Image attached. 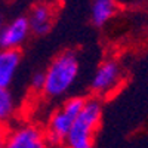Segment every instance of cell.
<instances>
[{
    "label": "cell",
    "mask_w": 148,
    "mask_h": 148,
    "mask_svg": "<svg viewBox=\"0 0 148 148\" xmlns=\"http://www.w3.org/2000/svg\"><path fill=\"white\" fill-rule=\"evenodd\" d=\"M28 25L31 34L36 36H46L52 30L55 22V8L52 3L40 2L36 3L28 10Z\"/></svg>",
    "instance_id": "obj_7"
},
{
    "label": "cell",
    "mask_w": 148,
    "mask_h": 148,
    "mask_svg": "<svg viewBox=\"0 0 148 148\" xmlns=\"http://www.w3.org/2000/svg\"><path fill=\"white\" fill-rule=\"evenodd\" d=\"M30 88L33 92H37V93H42L43 92V88H45V71H37L31 76V80H30Z\"/></svg>",
    "instance_id": "obj_11"
},
{
    "label": "cell",
    "mask_w": 148,
    "mask_h": 148,
    "mask_svg": "<svg viewBox=\"0 0 148 148\" xmlns=\"http://www.w3.org/2000/svg\"><path fill=\"white\" fill-rule=\"evenodd\" d=\"M102 102L98 98H86L84 105L67 135L65 148H93L101 126Z\"/></svg>",
    "instance_id": "obj_2"
},
{
    "label": "cell",
    "mask_w": 148,
    "mask_h": 148,
    "mask_svg": "<svg viewBox=\"0 0 148 148\" xmlns=\"http://www.w3.org/2000/svg\"><path fill=\"white\" fill-rule=\"evenodd\" d=\"M119 6L113 0H95L90 5V22L95 27H104L114 18Z\"/></svg>",
    "instance_id": "obj_9"
},
{
    "label": "cell",
    "mask_w": 148,
    "mask_h": 148,
    "mask_svg": "<svg viewBox=\"0 0 148 148\" xmlns=\"http://www.w3.org/2000/svg\"><path fill=\"white\" fill-rule=\"evenodd\" d=\"M80 71V61L74 51L58 53L45 71L43 95L49 99H59L65 96L74 86Z\"/></svg>",
    "instance_id": "obj_1"
},
{
    "label": "cell",
    "mask_w": 148,
    "mask_h": 148,
    "mask_svg": "<svg viewBox=\"0 0 148 148\" xmlns=\"http://www.w3.org/2000/svg\"><path fill=\"white\" fill-rule=\"evenodd\" d=\"M31 34L27 15H18L9 22L3 24L0 30V49L19 51V47L27 42Z\"/></svg>",
    "instance_id": "obj_6"
},
{
    "label": "cell",
    "mask_w": 148,
    "mask_h": 148,
    "mask_svg": "<svg viewBox=\"0 0 148 148\" xmlns=\"http://www.w3.org/2000/svg\"><path fill=\"white\" fill-rule=\"evenodd\" d=\"M8 126L0 125V148H5V142H6V136H8Z\"/></svg>",
    "instance_id": "obj_12"
},
{
    "label": "cell",
    "mask_w": 148,
    "mask_h": 148,
    "mask_svg": "<svg viewBox=\"0 0 148 148\" xmlns=\"http://www.w3.org/2000/svg\"><path fill=\"white\" fill-rule=\"evenodd\" d=\"M16 113V101L9 88L0 86V125L6 126Z\"/></svg>",
    "instance_id": "obj_10"
},
{
    "label": "cell",
    "mask_w": 148,
    "mask_h": 148,
    "mask_svg": "<svg viewBox=\"0 0 148 148\" xmlns=\"http://www.w3.org/2000/svg\"><path fill=\"white\" fill-rule=\"evenodd\" d=\"M58 148H65V147H58Z\"/></svg>",
    "instance_id": "obj_14"
},
{
    "label": "cell",
    "mask_w": 148,
    "mask_h": 148,
    "mask_svg": "<svg viewBox=\"0 0 148 148\" xmlns=\"http://www.w3.org/2000/svg\"><path fill=\"white\" fill-rule=\"evenodd\" d=\"M123 83V68L114 58H108L98 65L90 80V90L95 98H108Z\"/></svg>",
    "instance_id": "obj_4"
},
{
    "label": "cell",
    "mask_w": 148,
    "mask_h": 148,
    "mask_svg": "<svg viewBox=\"0 0 148 148\" xmlns=\"http://www.w3.org/2000/svg\"><path fill=\"white\" fill-rule=\"evenodd\" d=\"M21 58L22 56L19 51L0 49V86L2 88H9L14 83L21 65Z\"/></svg>",
    "instance_id": "obj_8"
},
{
    "label": "cell",
    "mask_w": 148,
    "mask_h": 148,
    "mask_svg": "<svg viewBox=\"0 0 148 148\" xmlns=\"http://www.w3.org/2000/svg\"><path fill=\"white\" fill-rule=\"evenodd\" d=\"M5 148H51L46 141L45 130L36 123H21L9 129Z\"/></svg>",
    "instance_id": "obj_5"
},
{
    "label": "cell",
    "mask_w": 148,
    "mask_h": 148,
    "mask_svg": "<svg viewBox=\"0 0 148 148\" xmlns=\"http://www.w3.org/2000/svg\"><path fill=\"white\" fill-rule=\"evenodd\" d=\"M3 27V18H2V14H0V30Z\"/></svg>",
    "instance_id": "obj_13"
},
{
    "label": "cell",
    "mask_w": 148,
    "mask_h": 148,
    "mask_svg": "<svg viewBox=\"0 0 148 148\" xmlns=\"http://www.w3.org/2000/svg\"><path fill=\"white\" fill-rule=\"evenodd\" d=\"M84 96H70L61 102L49 116L46 126L43 127L46 141L51 148L64 147L67 135L73 126L74 120L77 119L79 113L84 105Z\"/></svg>",
    "instance_id": "obj_3"
}]
</instances>
